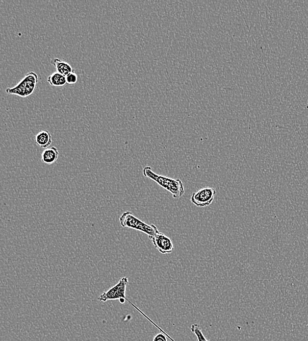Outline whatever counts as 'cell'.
I'll return each instance as SVG.
<instances>
[{"instance_id":"6da1fadb","label":"cell","mask_w":308,"mask_h":341,"mask_svg":"<svg viewBox=\"0 0 308 341\" xmlns=\"http://www.w3.org/2000/svg\"><path fill=\"white\" fill-rule=\"evenodd\" d=\"M142 172H143L144 177L152 180L162 188L169 191L174 198H181L185 194V186L181 180L169 178V177L163 176V175H158L154 173L152 169L149 166L144 167Z\"/></svg>"},{"instance_id":"7a4b0ae2","label":"cell","mask_w":308,"mask_h":341,"mask_svg":"<svg viewBox=\"0 0 308 341\" xmlns=\"http://www.w3.org/2000/svg\"><path fill=\"white\" fill-rule=\"evenodd\" d=\"M38 81V75L34 72H30L15 87L7 88L6 93L27 98L34 93Z\"/></svg>"},{"instance_id":"3957f363","label":"cell","mask_w":308,"mask_h":341,"mask_svg":"<svg viewBox=\"0 0 308 341\" xmlns=\"http://www.w3.org/2000/svg\"><path fill=\"white\" fill-rule=\"evenodd\" d=\"M119 223L121 227L128 228L138 230L148 235L149 238L151 239L154 234L158 231V229L156 226L151 224L149 225L143 221L139 220L132 212L127 211L123 213L119 218Z\"/></svg>"},{"instance_id":"277c9868","label":"cell","mask_w":308,"mask_h":341,"mask_svg":"<svg viewBox=\"0 0 308 341\" xmlns=\"http://www.w3.org/2000/svg\"><path fill=\"white\" fill-rule=\"evenodd\" d=\"M129 283L128 278L123 277L116 285L110 288L109 291L103 293L100 297H98V301L100 302H107L112 300H121V299H127L126 297V289Z\"/></svg>"},{"instance_id":"5b68a950","label":"cell","mask_w":308,"mask_h":341,"mask_svg":"<svg viewBox=\"0 0 308 341\" xmlns=\"http://www.w3.org/2000/svg\"><path fill=\"white\" fill-rule=\"evenodd\" d=\"M215 194L216 190L213 188H201L193 193L190 200L192 204L197 207H207L212 204Z\"/></svg>"},{"instance_id":"8992f818","label":"cell","mask_w":308,"mask_h":341,"mask_svg":"<svg viewBox=\"0 0 308 341\" xmlns=\"http://www.w3.org/2000/svg\"><path fill=\"white\" fill-rule=\"evenodd\" d=\"M154 247L162 254H169L174 250V244L172 239L158 230L151 239Z\"/></svg>"},{"instance_id":"52a82bcc","label":"cell","mask_w":308,"mask_h":341,"mask_svg":"<svg viewBox=\"0 0 308 341\" xmlns=\"http://www.w3.org/2000/svg\"><path fill=\"white\" fill-rule=\"evenodd\" d=\"M59 151L56 147L46 149L41 154V161L45 164L52 165L57 162L59 158Z\"/></svg>"},{"instance_id":"ba28073f","label":"cell","mask_w":308,"mask_h":341,"mask_svg":"<svg viewBox=\"0 0 308 341\" xmlns=\"http://www.w3.org/2000/svg\"><path fill=\"white\" fill-rule=\"evenodd\" d=\"M53 65L55 66L57 72L61 75L67 77L70 73L75 72L74 69L72 67L70 64L61 61L58 58H55L52 61Z\"/></svg>"},{"instance_id":"9c48e42d","label":"cell","mask_w":308,"mask_h":341,"mask_svg":"<svg viewBox=\"0 0 308 341\" xmlns=\"http://www.w3.org/2000/svg\"><path fill=\"white\" fill-rule=\"evenodd\" d=\"M36 143L43 149H47L52 144V136L49 131L43 130L36 135Z\"/></svg>"},{"instance_id":"30bf717a","label":"cell","mask_w":308,"mask_h":341,"mask_svg":"<svg viewBox=\"0 0 308 341\" xmlns=\"http://www.w3.org/2000/svg\"><path fill=\"white\" fill-rule=\"evenodd\" d=\"M47 82L52 86L54 87H63L67 84L66 83V77L57 72L52 74L48 77Z\"/></svg>"},{"instance_id":"8fae6325","label":"cell","mask_w":308,"mask_h":341,"mask_svg":"<svg viewBox=\"0 0 308 341\" xmlns=\"http://www.w3.org/2000/svg\"><path fill=\"white\" fill-rule=\"evenodd\" d=\"M190 329L191 331H192V332L194 333L195 334V335L196 336L197 340L209 341L208 339H207L206 337H204L203 332H202L201 329V328H200V326H199L198 324H193L192 327H191Z\"/></svg>"},{"instance_id":"7c38bea8","label":"cell","mask_w":308,"mask_h":341,"mask_svg":"<svg viewBox=\"0 0 308 341\" xmlns=\"http://www.w3.org/2000/svg\"><path fill=\"white\" fill-rule=\"evenodd\" d=\"M66 83L68 84H76L78 80V77L75 72L70 73L67 77H66Z\"/></svg>"},{"instance_id":"4fadbf2b","label":"cell","mask_w":308,"mask_h":341,"mask_svg":"<svg viewBox=\"0 0 308 341\" xmlns=\"http://www.w3.org/2000/svg\"><path fill=\"white\" fill-rule=\"evenodd\" d=\"M153 341H168V338L164 333L160 332L154 337Z\"/></svg>"}]
</instances>
